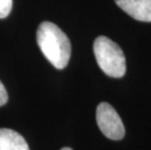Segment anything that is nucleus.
Instances as JSON below:
<instances>
[{
    "label": "nucleus",
    "instance_id": "1",
    "mask_svg": "<svg viewBox=\"0 0 151 150\" xmlns=\"http://www.w3.org/2000/svg\"><path fill=\"white\" fill-rule=\"evenodd\" d=\"M36 38L45 58L57 69L65 68L71 54V45L66 34L55 24L43 22L37 29Z\"/></svg>",
    "mask_w": 151,
    "mask_h": 150
},
{
    "label": "nucleus",
    "instance_id": "2",
    "mask_svg": "<svg viewBox=\"0 0 151 150\" xmlns=\"http://www.w3.org/2000/svg\"><path fill=\"white\" fill-rule=\"evenodd\" d=\"M97 62L105 74L121 78L126 73V59L120 46L105 36H99L94 42Z\"/></svg>",
    "mask_w": 151,
    "mask_h": 150
},
{
    "label": "nucleus",
    "instance_id": "3",
    "mask_svg": "<svg viewBox=\"0 0 151 150\" xmlns=\"http://www.w3.org/2000/svg\"><path fill=\"white\" fill-rule=\"evenodd\" d=\"M97 123L102 133L113 140H120L125 136V128L116 110L107 103H101L97 108Z\"/></svg>",
    "mask_w": 151,
    "mask_h": 150
},
{
    "label": "nucleus",
    "instance_id": "4",
    "mask_svg": "<svg viewBox=\"0 0 151 150\" xmlns=\"http://www.w3.org/2000/svg\"><path fill=\"white\" fill-rule=\"evenodd\" d=\"M124 12L140 22H151V0H115Z\"/></svg>",
    "mask_w": 151,
    "mask_h": 150
},
{
    "label": "nucleus",
    "instance_id": "5",
    "mask_svg": "<svg viewBox=\"0 0 151 150\" xmlns=\"http://www.w3.org/2000/svg\"><path fill=\"white\" fill-rule=\"evenodd\" d=\"M0 150H29L24 138L11 129H0Z\"/></svg>",
    "mask_w": 151,
    "mask_h": 150
},
{
    "label": "nucleus",
    "instance_id": "6",
    "mask_svg": "<svg viewBox=\"0 0 151 150\" xmlns=\"http://www.w3.org/2000/svg\"><path fill=\"white\" fill-rule=\"evenodd\" d=\"M13 0H0V19H4L10 14Z\"/></svg>",
    "mask_w": 151,
    "mask_h": 150
},
{
    "label": "nucleus",
    "instance_id": "7",
    "mask_svg": "<svg viewBox=\"0 0 151 150\" xmlns=\"http://www.w3.org/2000/svg\"><path fill=\"white\" fill-rule=\"evenodd\" d=\"M8 100V94L7 91L4 87V85L2 84V82L0 81V106L4 105Z\"/></svg>",
    "mask_w": 151,
    "mask_h": 150
},
{
    "label": "nucleus",
    "instance_id": "8",
    "mask_svg": "<svg viewBox=\"0 0 151 150\" xmlns=\"http://www.w3.org/2000/svg\"><path fill=\"white\" fill-rule=\"evenodd\" d=\"M60 150H72V149L69 148V147H63V148H62Z\"/></svg>",
    "mask_w": 151,
    "mask_h": 150
}]
</instances>
